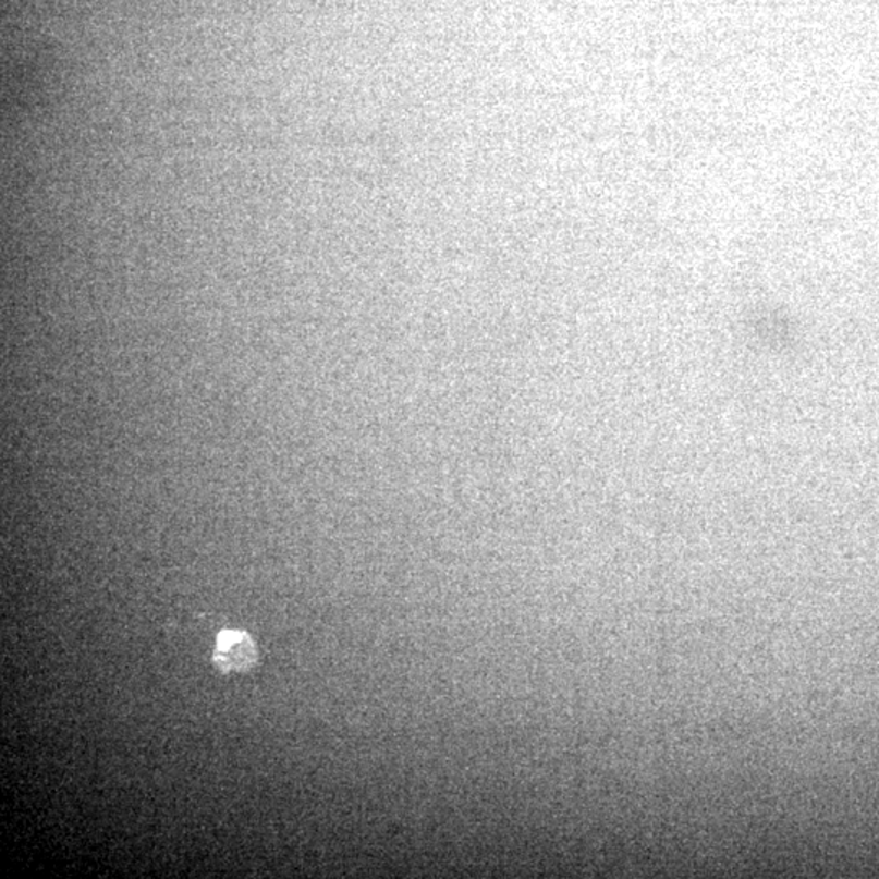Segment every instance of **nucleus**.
Here are the masks:
<instances>
[{
    "instance_id": "1",
    "label": "nucleus",
    "mask_w": 879,
    "mask_h": 879,
    "mask_svg": "<svg viewBox=\"0 0 879 879\" xmlns=\"http://www.w3.org/2000/svg\"><path fill=\"white\" fill-rule=\"evenodd\" d=\"M258 660L255 642L246 632L223 631L217 640V650L213 655L217 668L223 673L230 671H248Z\"/></svg>"
}]
</instances>
